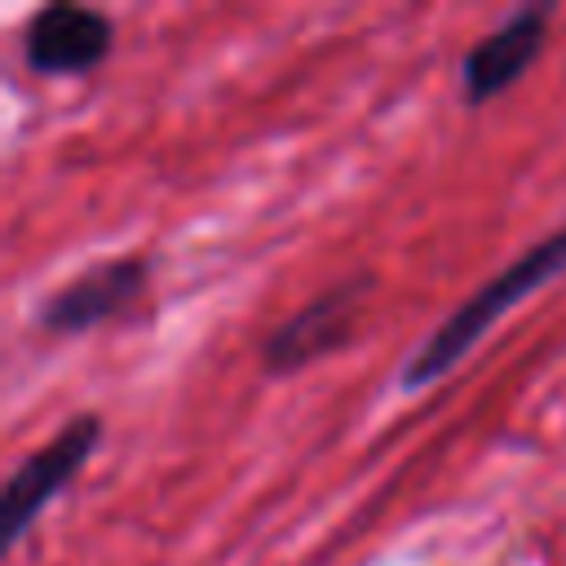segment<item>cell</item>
I'll list each match as a JSON object with an SVG mask.
<instances>
[{
  "mask_svg": "<svg viewBox=\"0 0 566 566\" xmlns=\"http://www.w3.org/2000/svg\"><path fill=\"white\" fill-rule=\"evenodd\" d=\"M142 283H146V261L142 256H119V261L93 265L44 301L40 323L49 332H84V327L119 314L124 305H133Z\"/></svg>",
  "mask_w": 566,
  "mask_h": 566,
  "instance_id": "cell-5",
  "label": "cell"
},
{
  "mask_svg": "<svg viewBox=\"0 0 566 566\" xmlns=\"http://www.w3.org/2000/svg\"><path fill=\"white\" fill-rule=\"evenodd\" d=\"M354 310H358V287L354 283L310 301L301 314H292L283 327H274V336L265 340V367L270 371H292V367H305V363L323 358L327 349H336L349 336Z\"/></svg>",
  "mask_w": 566,
  "mask_h": 566,
  "instance_id": "cell-6",
  "label": "cell"
},
{
  "mask_svg": "<svg viewBox=\"0 0 566 566\" xmlns=\"http://www.w3.org/2000/svg\"><path fill=\"white\" fill-rule=\"evenodd\" d=\"M566 270V226L553 230L548 239L531 243L509 270H500L486 287H478L460 310H451V318L407 358L402 367V389H424L438 376H447L500 318L504 310H513L522 296H531L535 287H544L553 274Z\"/></svg>",
  "mask_w": 566,
  "mask_h": 566,
  "instance_id": "cell-1",
  "label": "cell"
},
{
  "mask_svg": "<svg viewBox=\"0 0 566 566\" xmlns=\"http://www.w3.org/2000/svg\"><path fill=\"white\" fill-rule=\"evenodd\" d=\"M544 35H548V9H522L509 22H500L495 31H486L464 53V66H460L469 102H486V97L513 88L539 57Z\"/></svg>",
  "mask_w": 566,
  "mask_h": 566,
  "instance_id": "cell-3",
  "label": "cell"
},
{
  "mask_svg": "<svg viewBox=\"0 0 566 566\" xmlns=\"http://www.w3.org/2000/svg\"><path fill=\"white\" fill-rule=\"evenodd\" d=\"M102 438V424L97 416H80L71 420L49 447L31 451L13 478L4 482V495H0V526H4V544H18L27 535V526L49 509V500L84 469L88 451L97 447Z\"/></svg>",
  "mask_w": 566,
  "mask_h": 566,
  "instance_id": "cell-2",
  "label": "cell"
},
{
  "mask_svg": "<svg viewBox=\"0 0 566 566\" xmlns=\"http://www.w3.org/2000/svg\"><path fill=\"white\" fill-rule=\"evenodd\" d=\"M111 49V22L84 4H49L27 27V66L40 75L88 71Z\"/></svg>",
  "mask_w": 566,
  "mask_h": 566,
  "instance_id": "cell-4",
  "label": "cell"
}]
</instances>
